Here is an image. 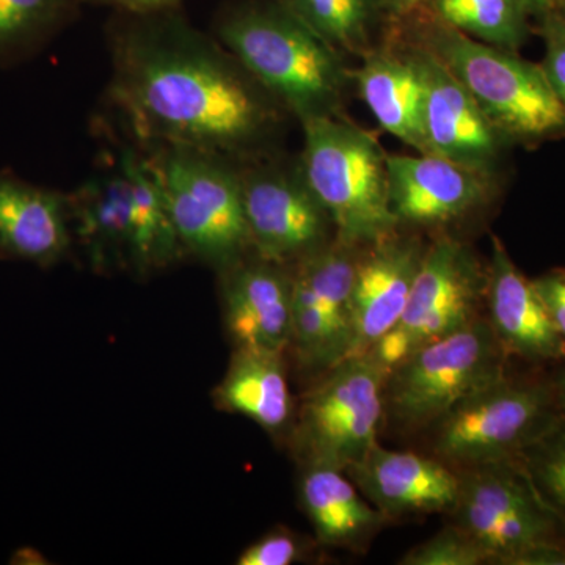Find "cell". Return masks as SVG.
Segmentation results:
<instances>
[{
  "label": "cell",
  "mask_w": 565,
  "mask_h": 565,
  "mask_svg": "<svg viewBox=\"0 0 565 565\" xmlns=\"http://www.w3.org/2000/svg\"><path fill=\"white\" fill-rule=\"evenodd\" d=\"M110 54V102L145 143L234 161L277 129L280 104L180 10L120 13Z\"/></svg>",
  "instance_id": "obj_1"
},
{
  "label": "cell",
  "mask_w": 565,
  "mask_h": 565,
  "mask_svg": "<svg viewBox=\"0 0 565 565\" xmlns=\"http://www.w3.org/2000/svg\"><path fill=\"white\" fill-rule=\"evenodd\" d=\"M215 39L300 122L341 117L351 73L341 52L286 0H241L215 18Z\"/></svg>",
  "instance_id": "obj_2"
},
{
  "label": "cell",
  "mask_w": 565,
  "mask_h": 565,
  "mask_svg": "<svg viewBox=\"0 0 565 565\" xmlns=\"http://www.w3.org/2000/svg\"><path fill=\"white\" fill-rule=\"evenodd\" d=\"M412 21L416 41L451 71L509 145L565 137V111L541 65L471 39L429 11Z\"/></svg>",
  "instance_id": "obj_3"
},
{
  "label": "cell",
  "mask_w": 565,
  "mask_h": 565,
  "mask_svg": "<svg viewBox=\"0 0 565 565\" xmlns=\"http://www.w3.org/2000/svg\"><path fill=\"white\" fill-rule=\"evenodd\" d=\"M300 172L332 218L334 239L370 245L401 228L390 204L386 156L370 134L341 117L302 122Z\"/></svg>",
  "instance_id": "obj_4"
},
{
  "label": "cell",
  "mask_w": 565,
  "mask_h": 565,
  "mask_svg": "<svg viewBox=\"0 0 565 565\" xmlns=\"http://www.w3.org/2000/svg\"><path fill=\"white\" fill-rule=\"evenodd\" d=\"M563 416L550 371L508 373L427 429L430 452L455 470L515 459Z\"/></svg>",
  "instance_id": "obj_5"
},
{
  "label": "cell",
  "mask_w": 565,
  "mask_h": 565,
  "mask_svg": "<svg viewBox=\"0 0 565 565\" xmlns=\"http://www.w3.org/2000/svg\"><path fill=\"white\" fill-rule=\"evenodd\" d=\"M150 154L184 255L221 273L247 256L252 243L236 163L182 147H156Z\"/></svg>",
  "instance_id": "obj_6"
},
{
  "label": "cell",
  "mask_w": 565,
  "mask_h": 565,
  "mask_svg": "<svg viewBox=\"0 0 565 565\" xmlns=\"http://www.w3.org/2000/svg\"><path fill=\"white\" fill-rule=\"evenodd\" d=\"M503 345L486 316L415 349L388 373L385 422L404 430H427L471 394L509 373Z\"/></svg>",
  "instance_id": "obj_7"
},
{
  "label": "cell",
  "mask_w": 565,
  "mask_h": 565,
  "mask_svg": "<svg viewBox=\"0 0 565 565\" xmlns=\"http://www.w3.org/2000/svg\"><path fill=\"white\" fill-rule=\"evenodd\" d=\"M386 377L388 371L370 355L351 356L321 374L296 408L288 437L300 467L345 471L379 444Z\"/></svg>",
  "instance_id": "obj_8"
},
{
  "label": "cell",
  "mask_w": 565,
  "mask_h": 565,
  "mask_svg": "<svg viewBox=\"0 0 565 565\" xmlns=\"http://www.w3.org/2000/svg\"><path fill=\"white\" fill-rule=\"evenodd\" d=\"M457 471L460 489L451 522L481 545L489 564L514 565L535 546L565 545L563 522L516 457Z\"/></svg>",
  "instance_id": "obj_9"
},
{
  "label": "cell",
  "mask_w": 565,
  "mask_h": 565,
  "mask_svg": "<svg viewBox=\"0 0 565 565\" xmlns=\"http://www.w3.org/2000/svg\"><path fill=\"white\" fill-rule=\"evenodd\" d=\"M486 291L487 266L476 253L455 237H437L424 253L403 318L364 355L390 373L415 349L481 318Z\"/></svg>",
  "instance_id": "obj_10"
},
{
  "label": "cell",
  "mask_w": 565,
  "mask_h": 565,
  "mask_svg": "<svg viewBox=\"0 0 565 565\" xmlns=\"http://www.w3.org/2000/svg\"><path fill=\"white\" fill-rule=\"evenodd\" d=\"M252 252L291 267L334 239L332 218L305 181L300 167L241 170Z\"/></svg>",
  "instance_id": "obj_11"
},
{
  "label": "cell",
  "mask_w": 565,
  "mask_h": 565,
  "mask_svg": "<svg viewBox=\"0 0 565 565\" xmlns=\"http://www.w3.org/2000/svg\"><path fill=\"white\" fill-rule=\"evenodd\" d=\"M405 50L422 71L424 128L430 154L493 177L508 141L433 52L418 41Z\"/></svg>",
  "instance_id": "obj_12"
},
{
  "label": "cell",
  "mask_w": 565,
  "mask_h": 565,
  "mask_svg": "<svg viewBox=\"0 0 565 565\" xmlns=\"http://www.w3.org/2000/svg\"><path fill=\"white\" fill-rule=\"evenodd\" d=\"M222 299L234 349L285 355L291 348V267L250 252L222 270Z\"/></svg>",
  "instance_id": "obj_13"
},
{
  "label": "cell",
  "mask_w": 565,
  "mask_h": 565,
  "mask_svg": "<svg viewBox=\"0 0 565 565\" xmlns=\"http://www.w3.org/2000/svg\"><path fill=\"white\" fill-rule=\"evenodd\" d=\"M399 225L444 226L489 203L493 177L435 154L386 156Z\"/></svg>",
  "instance_id": "obj_14"
},
{
  "label": "cell",
  "mask_w": 565,
  "mask_h": 565,
  "mask_svg": "<svg viewBox=\"0 0 565 565\" xmlns=\"http://www.w3.org/2000/svg\"><path fill=\"white\" fill-rule=\"evenodd\" d=\"M401 230V228H399ZM399 230L364 245L352 297L351 356L364 355L403 318L427 245Z\"/></svg>",
  "instance_id": "obj_15"
},
{
  "label": "cell",
  "mask_w": 565,
  "mask_h": 565,
  "mask_svg": "<svg viewBox=\"0 0 565 565\" xmlns=\"http://www.w3.org/2000/svg\"><path fill=\"white\" fill-rule=\"evenodd\" d=\"M345 475L388 522L404 516L449 514L459 498V471L444 460L433 455L392 451L379 444Z\"/></svg>",
  "instance_id": "obj_16"
},
{
  "label": "cell",
  "mask_w": 565,
  "mask_h": 565,
  "mask_svg": "<svg viewBox=\"0 0 565 565\" xmlns=\"http://www.w3.org/2000/svg\"><path fill=\"white\" fill-rule=\"evenodd\" d=\"M486 319L509 356L531 367L565 363V340L550 318L534 281L512 262L493 237L487 264Z\"/></svg>",
  "instance_id": "obj_17"
},
{
  "label": "cell",
  "mask_w": 565,
  "mask_h": 565,
  "mask_svg": "<svg viewBox=\"0 0 565 565\" xmlns=\"http://www.w3.org/2000/svg\"><path fill=\"white\" fill-rule=\"evenodd\" d=\"M68 193L0 172V258L55 266L73 245Z\"/></svg>",
  "instance_id": "obj_18"
},
{
  "label": "cell",
  "mask_w": 565,
  "mask_h": 565,
  "mask_svg": "<svg viewBox=\"0 0 565 565\" xmlns=\"http://www.w3.org/2000/svg\"><path fill=\"white\" fill-rule=\"evenodd\" d=\"M299 500L319 544L333 548L363 552L390 523L340 468L302 467Z\"/></svg>",
  "instance_id": "obj_19"
},
{
  "label": "cell",
  "mask_w": 565,
  "mask_h": 565,
  "mask_svg": "<svg viewBox=\"0 0 565 565\" xmlns=\"http://www.w3.org/2000/svg\"><path fill=\"white\" fill-rule=\"evenodd\" d=\"M353 77L379 125L419 154H430L424 128L426 90L408 51H371Z\"/></svg>",
  "instance_id": "obj_20"
},
{
  "label": "cell",
  "mask_w": 565,
  "mask_h": 565,
  "mask_svg": "<svg viewBox=\"0 0 565 565\" xmlns=\"http://www.w3.org/2000/svg\"><path fill=\"white\" fill-rule=\"evenodd\" d=\"M73 239L96 273L129 267L131 212L128 185L117 166L68 193Z\"/></svg>",
  "instance_id": "obj_21"
},
{
  "label": "cell",
  "mask_w": 565,
  "mask_h": 565,
  "mask_svg": "<svg viewBox=\"0 0 565 565\" xmlns=\"http://www.w3.org/2000/svg\"><path fill=\"white\" fill-rule=\"evenodd\" d=\"M282 359V353L234 349L228 371L215 388V404L252 419L274 438L289 437L297 407Z\"/></svg>",
  "instance_id": "obj_22"
},
{
  "label": "cell",
  "mask_w": 565,
  "mask_h": 565,
  "mask_svg": "<svg viewBox=\"0 0 565 565\" xmlns=\"http://www.w3.org/2000/svg\"><path fill=\"white\" fill-rule=\"evenodd\" d=\"M117 167L128 185L131 212V259L129 267L137 274H151L170 266L184 255L161 177L150 151L125 148Z\"/></svg>",
  "instance_id": "obj_23"
},
{
  "label": "cell",
  "mask_w": 565,
  "mask_h": 565,
  "mask_svg": "<svg viewBox=\"0 0 565 565\" xmlns=\"http://www.w3.org/2000/svg\"><path fill=\"white\" fill-rule=\"evenodd\" d=\"M427 11L471 39L515 54L533 29L523 0H430Z\"/></svg>",
  "instance_id": "obj_24"
},
{
  "label": "cell",
  "mask_w": 565,
  "mask_h": 565,
  "mask_svg": "<svg viewBox=\"0 0 565 565\" xmlns=\"http://www.w3.org/2000/svg\"><path fill=\"white\" fill-rule=\"evenodd\" d=\"M79 6L77 0H0V68L39 54Z\"/></svg>",
  "instance_id": "obj_25"
},
{
  "label": "cell",
  "mask_w": 565,
  "mask_h": 565,
  "mask_svg": "<svg viewBox=\"0 0 565 565\" xmlns=\"http://www.w3.org/2000/svg\"><path fill=\"white\" fill-rule=\"evenodd\" d=\"M334 50L364 55L374 51V35L386 17L381 0H286Z\"/></svg>",
  "instance_id": "obj_26"
},
{
  "label": "cell",
  "mask_w": 565,
  "mask_h": 565,
  "mask_svg": "<svg viewBox=\"0 0 565 565\" xmlns=\"http://www.w3.org/2000/svg\"><path fill=\"white\" fill-rule=\"evenodd\" d=\"M516 459L542 500L565 526V415Z\"/></svg>",
  "instance_id": "obj_27"
},
{
  "label": "cell",
  "mask_w": 565,
  "mask_h": 565,
  "mask_svg": "<svg viewBox=\"0 0 565 565\" xmlns=\"http://www.w3.org/2000/svg\"><path fill=\"white\" fill-rule=\"evenodd\" d=\"M403 565H484L489 564L481 545L456 523H449L434 537L408 550Z\"/></svg>",
  "instance_id": "obj_28"
},
{
  "label": "cell",
  "mask_w": 565,
  "mask_h": 565,
  "mask_svg": "<svg viewBox=\"0 0 565 565\" xmlns=\"http://www.w3.org/2000/svg\"><path fill=\"white\" fill-rule=\"evenodd\" d=\"M535 21L545 47L541 66L565 111V13L563 10L552 11Z\"/></svg>",
  "instance_id": "obj_29"
},
{
  "label": "cell",
  "mask_w": 565,
  "mask_h": 565,
  "mask_svg": "<svg viewBox=\"0 0 565 565\" xmlns=\"http://www.w3.org/2000/svg\"><path fill=\"white\" fill-rule=\"evenodd\" d=\"M308 546L288 530H275L253 542L237 557L239 565H292L303 561Z\"/></svg>",
  "instance_id": "obj_30"
},
{
  "label": "cell",
  "mask_w": 565,
  "mask_h": 565,
  "mask_svg": "<svg viewBox=\"0 0 565 565\" xmlns=\"http://www.w3.org/2000/svg\"><path fill=\"white\" fill-rule=\"evenodd\" d=\"M533 281L557 332L565 340V267L546 270Z\"/></svg>",
  "instance_id": "obj_31"
},
{
  "label": "cell",
  "mask_w": 565,
  "mask_h": 565,
  "mask_svg": "<svg viewBox=\"0 0 565 565\" xmlns=\"http://www.w3.org/2000/svg\"><path fill=\"white\" fill-rule=\"evenodd\" d=\"M77 2L110 7V9L117 10L118 13L151 14L180 10L184 0H77Z\"/></svg>",
  "instance_id": "obj_32"
},
{
  "label": "cell",
  "mask_w": 565,
  "mask_h": 565,
  "mask_svg": "<svg viewBox=\"0 0 565 565\" xmlns=\"http://www.w3.org/2000/svg\"><path fill=\"white\" fill-rule=\"evenodd\" d=\"M430 0H381L386 17L394 21H408L427 11Z\"/></svg>",
  "instance_id": "obj_33"
},
{
  "label": "cell",
  "mask_w": 565,
  "mask_h": 565,
  "mask_svg": "<svg viewBox=\"0 0 565 565\" xmlns=\"http://www.w3.org/2000/svg\"><path fill=\"white\" fill-rule=\"evenodd\" d=\"M523 3H525L527 11H530L531 18L539 20V18L544 17L546 13L563 10L565 0H523Z\"/></svg>",
  "instance_id": "obj_34"
},
{
  "label": "cell",
  "mask_w": 565,
  "mask_h": 565,
  "mask_svg": "<svg viewBox=\"0 0 565 565\" xmlns=\"http://www.w3.org/2000/svg\"><path fill=\"white\" fill-rule=\"evenodd\" d=\"M550 377H552L553 388H555L557 403H559L561 411L565 415V363L556 364L550 367Z\"/></svg>",
  "instance_id": "obj_35"
},
{
  "label": "cell",
  "mask_w": 565,
  "mask_h": 565,
  "mask_svg": "<svg viewBox=\"0 0 565 565\" xmlns=\"http://www.w3.org/2000/svg\"><path fill=\"white\" fill-rule=\"evenodd\" d=\"M564 13H565V6H564V9H563Z\"/></svg>",
  "instance_id": "obj_36"
}]
</instances>
